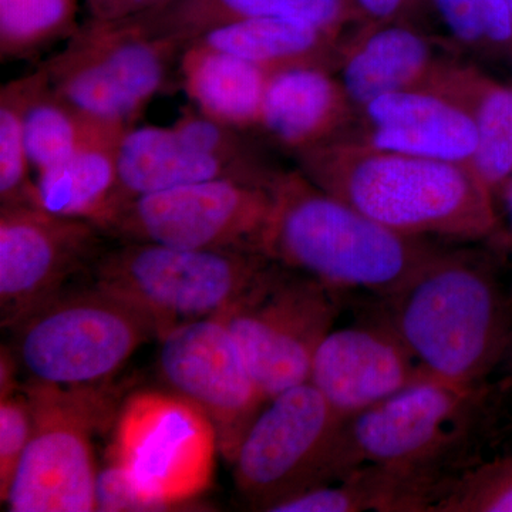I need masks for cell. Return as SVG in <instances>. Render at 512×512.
<instances>
[{
	"mask_svg": "<svg viewBox=\"0 0 512 512\" xmlns=\"http://www.w3.org/2000/svg\"><path fill=\"white\" fill-rule=\"evenodd\" d=\"M298 156L323 191L406 237L477 242L497 232L495 197L471 165L380 150L348 137Z\"/></svg>",
	"mask_w": 512,
	"mask_h": 512,
	"instance_id": "2",
	"label": "cell"
},
{
	"mask_svg": "<svg viewBox=\"0 0 512 512\" xmlns=\"http://www.w3.org/2000/svg\"><path fill=\"white\" fill-rule=\"evenodd\" d=\"M426 377L412 350L376 312L323 339L309 382L350 419Z\"/></svg>",
	"mask_w": 512,
	"mask_h": 512,
	"instance_id": "15",
	"label": "cell"
},
{
	"mask_svg": "<svg viewBox=\"0 0 512 512\" xmlns=\"http://www.w3.org/2000/svg\"><path fill=\"white\" fill-rule=\"evenodd\" d=\"M508 5H510L511 12H512V0H508Z\"/></svg>",
	"mask_w": 512,
	"mask_h": 512,
	"instance_id": "37",
	"label": "cell"
},
{
	"mask_svg": "<svg viewBox=\"0 0 512 512\" xmlns=\"http://www.w3.org/2000/svg\"><path fill=\"white\" fill-rule=\"evenodd\" d=\"M272 194L262 254L335 291L392 295L439 251L430 239L384 227L299 170L276 174Z\"/></svg>",
	"mask_w": 512,
	"mask_h": 512,
	"instance_id": "4",
	"label": "cell"
},
{
	"mask_svg": "<svg viewBox=\"0 0 512 512\" xmlns=\"http://www.w3.org/2000/svg\"><path fill=\"white\" fill-rule=\"evenodd\" d=\"M339 82L356 111L384 94L431 89L451 63L416 30L389 26L339 53Z\"/></svg>",
	"mask_w": 512,
	"mask_h": 512,
	"instance_id": "18",
	"label": "cell"
},
{
	"mask_svg": "<svg viewBox=\"0 0 512 512\" xmlns=\"http://www.w3.org/2000/svg\"><path fill=\"white\" fill-rule=\"evenodd\" d=\"M330 33L301 20L255 16L212 26L191 42L241 57L269 74L296 66H323L335 46Z\"/></svg>",
	"mask_w": 512,
	"mask_h": 512,
	"instance_id": "22",
	"label": "cell"
},
{
	"mask_svg": "<svg viewBox=\"0 0 512 512\" xmlns=\"http://www.w3.org/2000/svg\"><path fill=\"white\" fill-rule=\"evenodd\" d=\"M433 89L453 97L470 113L477 130L473 168L497 197L512 175V86L451 63Z\"/></svg>",
	"mask_w": 512,
	"mask_h": 512,
	"instance_id": "23",
	"label": "cell"
},
{
	"mask_svg": "<svg viewBox=\"0 0 512 512\" xmlns=\"http://www.w3.org/2000/svg\"><path fill=\"white\" fill-rule=\"evenodd\" d=\"M96 511H160L113 461L100 468L96 483Z\"/></svg>",
	"mask_w": 512,
	"mask_h": 512,
	"instance_id": "32",
	"label": "cell"
},
{
	"mask_svg": "<svg viewBox=\"0 0 512 512\" xmlns=\"http://www.w3.org/2000/svg\"><path fill=\"white\" fill-rule=\"evenodd\" d=\"M404 0H357L365 12L372 15L373 18H389L399 10Z\"/></svg>",
	"mask_w": 512,
	"mask_h": 512,
	"instance_id": "33",
	"label": "cell"
},
{
	"mask_svg": "<svg viewBox=\"0 0 512 512\" xmlns=\"http://www.w3.org/2000/svg\"><path fill=\"white\" fill-rule=\"evenodd\" d=\"M117 168L127 202L140 195L220 178L262 183L195 143L175 126L128 128L117 147Z\"/></svg>",
	"mask_w": 512,
	"mask_h": 512,
	"instance_id": "19",
	"label": "cell"
},
{
	"mask_svg": "<svg viewBox=\"0 0 512 512\" xmlns=\"http://www.w3.org/2000/svg\"><path fill=\"white\" fill-rule=\"evenodd\" d=\"M23 386L33 407V433L0 500L13 512L96 511L99 468L93 439L113 426L119 412L109 387Z\"/></svg>",
	"mask_w": 512,
	"mask_h": 512,
	"instance_id": "8",
	"label": "cell"
},
{
	"mask_svg": "<svg viewBox=\"0 0 512 512\" xmlns=\"http://www.w3.org/2000/svg\"><path fill=\"white\" fill-rule=\"evenodd\" d=\"M8 346L0 356V497L8 490L33 433V407Z\"/></svg>",
	"mask_w": 512,
	"mask_h": 512,
	"instance_id": "28",
	"label": "cell"
},
{
	"mask_svg": "<svg viewBox=\"0 0 512 512\" xmlns=\"http://www.w3.org/2000/svg\"><path fill=\"white\" fill-rule=\"evenodd\" d=\"M357 113L360 133L352 140L380 150L473 167L476 124L456 99L439 89L384 94Z\"/></svg>",
	"mask_w": 512,
	"mask_h": 512,
	"instance_id": "16",
	"label": "cell"
},
{
	"mask_svg": "<svg viewBox=\"0 0 512 512\" xmlns=\"http://www.w3.org/2000/svg\"><path fill=\"white\" fill-rule=\"evenodd\" d=\"M12 332L26 382L60 389H103L144 343L156 338L140 313L90 282L69 286Z\"/></svg>",
	"mask_w": 512,
	"mask_h": 512,
	"instance_id": "6",
	"label": "cell"
},
{
	"mask_svg": "<svg viewBox=\"0 0 512 512\" xmlns=\"http://www.w3.org/2000/svg\"><path fill=\"white\" fill-rule=\"evenodd\" d=\"M433 512H512V454H495L458 477Z\"/></svg>",
	"mask_w": 512,
	"mask_h": 512,
	"instance_id": "29",
	"label": "cell"
},
{
	"mask_svg": "<svg viewBox=\"0 0 512 512\" xmlns=\"http://www.w3.org/2000/svg\"><path fill=\"white\" fill-rule=\"evenodd\" d=\"M346 417L311 382L272 397L239 444L232 466L239 493L254 510L338 480Z\"/></svg>",
	"mask_w": 512,
	"mask_h": 512,
	"instance_id": "10",
	"label": "cell"
},
{
	"mask_svg": "<svg viewBox=\"0 0 512 512\" xmlns=\"http://www.w3.org/2000/svg\"><path fill=\"white\" fill-rule=\"evenodd\" d=\"M269 264L256 252L117 241L104 248L89 274L92 284L146 318L161 339L184 323L220 315Z\"/></svg>",
	"mask_w": 512,
	"mask_h": 512,
	"instance_id": "5",
	"label": "cell"
},
{
	"mask_svg": "<svg viewBox=\"0 0 512 512\" xmlns=\"http://www.w3.org/2000/svg\"><path fill=\"white\" fill-rule=\"evenodd\" d=\"M160 340L158 373L168 390L207 414L220 453L232 463L268 403L227 326L218 318L184 323Z\"/></svg>",
	"mask_w": 512,
	"mask_h": 512,
	"instance_id": "14",
	"label": "cell"
},
{
	"mask_svg": "<svg viewBox=\"0 0 512 512\" xmlns=\"http://www.w3.org/2000/svg\"><path fill=\"white\" fill-rule=\"evenodd\" d=\"M74 0H0L2 59L36 55L73 25Z\"/></svg>",
	"mask_w": 512,
	"mask_h": 512,
	"instance_id": "27",
	"label": "cell"
},
{
	"mask_svg": "<svg viewBox=\"0 0 512 512\" xmlns=\"http://www.w3.org/2000/svg\"><path fill=\"white\" fill-rule=\"evenodd\" d=\"M215 2H217L215 5L218 13L207 29L227 20L271 16V18L301 20L332 35L343 13L342 0H215Z\"/></svg>",
	"mask_w": 512,
	"mask_h": 512,
	"instance_id": "31",
	"label": "cell"
},
{
	"mask_svg": "<svg viewBox=\"0 0 512 512\" xmlns=\"http://www.w3.org/2000/svg\"><path fill=\"white\" fill-rule=\"evenodd\" d=\"M512 375L466 384L426 377L346 421L338 480L363 464L396 468L430 494L491 458L503 433Z\"/></svg>",
	"mask_w": 512,
	"mask_h": 512,
	"instance_id": "1",
	"label": "cell"
},
{
	"mask_svg": "<svg viewBox=\"0 0 512 512\" xmlns=\"http://www.w3.org/2000/svg\"><path fill=\"white\" fill-rule=\"evenodd\" d=\"M109 238L36 204L0 205V322L10 330L90 272Z\"/></svg>",
	"mask_w": 512,
	"mask_h": 512,
	"instance_id": "13",
	"label": "cell"
},
{
	"mask_svg": "<svg viewBox=\"0 0 512 512\" xmlns=\"http://www.w3.org/2000/svg\"><path fill=\"white\" fill-rule=\"evenodd\" d=\"M184 47L143 22L96 20L42 64L64 103L87 120L126 131L163 92Z\"/></svg>",
	"mask_w": 512,
	"mask_h": 512,
	"instance_id": "7",
	"label": "cell"
},
{
	"mask_svg": "<svg viewBox=\"0 0 512 512\" xmlns=\"http://www.w3.org/2000/svg\"><path fill=\"white\" fill-rule=\"evenodd\" d=\"M178 70L187 96L205 116L238 130L259 126L269 77L262 67L190 42Z\"/></svg>",
	"mask_w": 512,
	"mask_h": 512,
	"instance_id": "21",
	"label": "cell"
},
{
	"mask_svg": "<svg viewBox=\"0 0 512 512\" xmlns=\"http://www.w3.org/2000/svg\"><path fill=\"white\" fill-rule=\"evenodd\" d=\"M355 111L342 83L326 67H289L269 74L258 127L299 154L342 137Z\"/></svg>",
	"mask_w": 512,
	"mask_h": 512,
	"instance_id": "17",
	"label": "cell"
},
{
	"mask_svg": "<svg viewBox=\"0 0 512 512\" xmlns=\"http://www.w3.org/2000/svg\"><path fill=\"white\" fill-rule=\"evenodd\" d=\"M109 130L120 128L94 123L77 113L50 89L43 64L37 67L35 89L25 113L26 153L37 173L66 160Z\"/></svg>",
	"mask_w": 512,
	"mask_h": 512,
	"instance_id": "25",
	"label": "cell"
},
{
	"mask_svg": "<svg viewBox=\"0 0 512 512\" xmlns=\"http://www.w3.org/2000/svg\"><path fill=\"white\" fill-rule=\"evenodd\" d=\"M36 80L37 69L0 90V205L36 204L25 143L26 107Z\"/></svg>",
	"mask_w": 512,
	"mask_h": 512,
	"instance_id": "26",
	"label": "cell"
},
{
	"mask_svg": "<svg viewBox=\"0 0 512 512\" xmlns=\"http://www.w3.org/2000/svg\"><path fill=\"white\" fill-rule=\"evenodd\" d=\"M126 131L109 130L35 180L36 204L53 214L93 222L103 229L127 204L119 181L117 147Z\"/></svg>",
	"mask_w": 512,
	"mask_h": 512,
	"instance_id": "20",
	"label": "cell"
},
{
	"mask_svg": "<svg viewBox=\"0 0 512 512\" xmlns=\"http://www.w3.org/2000/svg\"><path fill=\"white\" fill-rule=\"evenodd\" d=\"M377 313L412 350L427 376L485 382L505 363L512 340V299L478 252L439 249Z\"/></svg>",
	"mask_w": 512,
	"mask_h": 512,
	"instance_id": "3",
	"label": "cell"
},
{
	"mask_svg": "<svg viewBox=\"0 0 512 512\" xmlns=\"http://www.w3.org/2000/svg\"><path fill=\"white\" fill-rule=\"evenodd\" d=\"M500 195L504 200L505 212H507L508 231H510V238L512 242V175L510 180L507 181V184L504 185L503 191L500 192Z\"/></svg>",
	"mask_w": 512,
	"mask_h": 512,
	"instance_id": "35",
	"label": "cell"
},
{
	"mask_svg": "<svg viewBox=\"0 0 512 512\" xmlns=\"http://www.w3.org/2000/svg\"><path fill=\"white\" fill-rule=\"evenodd\" d=\"M272 205V183L220 178L133 198L104 232L116 241L262 254Z\"/></svg>",
	"mask_w": 512,
	"mask_h": 512,
	"instance_id": "12",
	"label": "cell"
},
{
	"mask_svg": "<svg viewBox=\"0 0 512 512\" xmlns=\"http://www.w3.org/2000/svg\"><path fill=\"white\" fill-rule=\"evenodd\" d=\"M429 494L396 468L363 464L333 483L276 504L271 512H430Z\"/></svg>",
	"mask_w": 512,
	"mask_h": 512,
	"instance_id": "24",
	"label": "cell"
},
{
	"mask_svg": "<svg viewBox=\"0 0 512 512\" xmlns=\"http://www.w3.org/2000/svg\"><path fill=\"white\" fill-rule=\"evenodd\" d=\"M441 20L470 49L498 52L512 45L508 0H434Z\"/></svg>",
	"mask_w": 512,
	"mask_h": 512,
	"instance_id": "30",
	"label": "cell"
},
{
	"mask_svg": "<svg viewBox=\"0 0 512 512\" xmlns=\"http://www.w3.org/2000/svg\"><path fill=\"white\" fill-rule=\"evenodd\" d=\"M217 453V430L195 404L168 389L141 390L120 404L107 460L170 511L210 488Z\"/></svg>",
	"mask_w": 512,
	"mask_h": 512,
	"instance_id": "11",
	"label": "cell"
},
{
	"mask_svg": "<svg viewBox=\"0 0 512 512\" xmlns=\"http://www.w3.org/2000/svg\"><path fill=\"white\" fill-rule=\"evenodd\" d=\"M164 2V0H124V19H130L137 10H143L146 8H154L158 3Z\"/></svg>",
	"mask_w": 512,
	"mask_h": 512,
	"instance_id": "34",
	"label": "cell"
},
{
	"mask_svg": "<svg viewBox=\"0 0 512 512\" xmlns=\"http://www.w3.org/2000/svg\"><path fill=\"white\" fill-rule=\"evenodd\" d=\"M340 296L311 276L271 261L215 318L231 332L269 400L309 382L320 343L338 319Z\"/></svg>",
	"mask_w": 512,
	"mask_h": 512,
	"instance_id": "9",
	"label": "cell"
},
{
	"mask_svg": "<svg viewBox=\"0 0 512 512\" xmlns=\"http://www.w3.org/2000/svg\"><path fill=\"white\" fill-rule=\"evenodd\" d=\"M505 363H507L508 369H510V373L512 375V340H511L510 352H508L507 359H505Z\"/></svg>",
	"mask_w": 512,
	"mask_h": 512,
	"instance_id": "36",
	"label": "cell"
}]
</instances>
